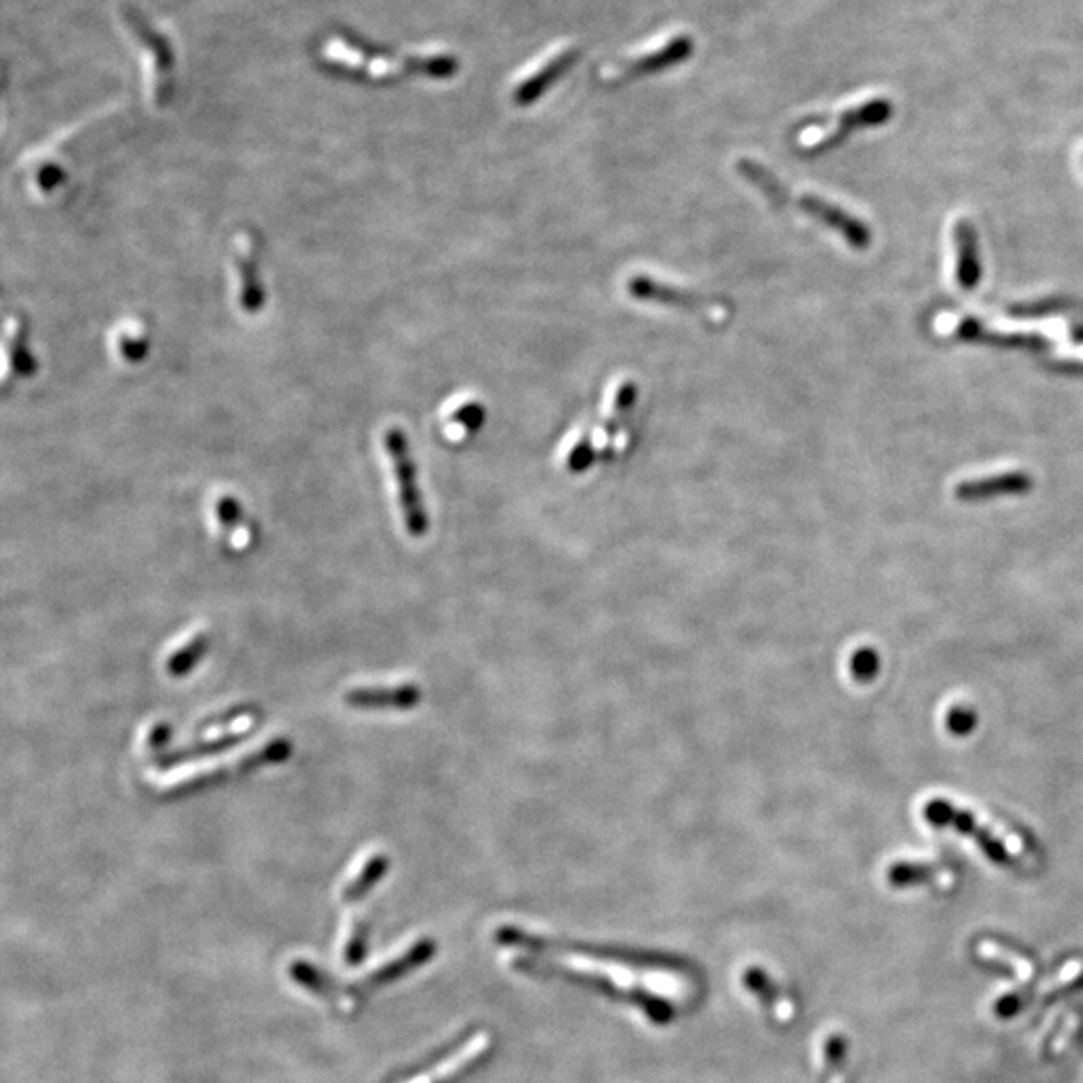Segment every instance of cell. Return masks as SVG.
I'll list each match as a JSON object with an SVG mask.
<instances>
[{
  "mask_svg": "<svg viewBox=\"0 0 1083 1083\" xmlns=\"http://www.w3.org/2000/svg\"><path fill=\"white\" fill-rule=\"evenodd\" d=\"M436 941L419 937L402 952L393 953L392 957L379 961L374 969L355 979H336L326 969H319L303 959L293 961L288 973L295 985L326 1002L327 1007H331L336 1013L355 1016L374 993L410 975L414 969L426 966L436 955Z\"/></svg>",
  "mask_w": 1083,
  "mask_h": 1083,
  "instance_id": "cell-1",
  "label": "cell"
},
{
  "mask_svg": "<svg viewBox=\"0 0 1083 1083\" xmlns=\"http://www.w3.org/2000/svg\"><path fill=\"white\" fill-rule=\"evenodd\" d=\"M736 171L743 175L744 179L765 197H769L775 205H789L798 211H805L813 219L821 222L822 225L835 229L839 236L847 241L848 245L855 249H865L871 245V231L867 225H862L859 219L848 215L847 211L836 207L833 203L824 201L817 196H795L791 189H786L770 171L765 169L760 163L753 159L739 161Z\"/></svg>",
  "mask_w": 1083,
  "mask_h": 1083,
  "instance_id": "cell-2",
  "label": "cell"
},
{
  "mask_svg": "<svg viewBox=\"0 0 1083 1083\" xmlns=\"http://www.w3.org/2000/svg\"><path fill=\"white\" fill-rule=\"evenodd\" d=\"M383 450L390 457L405 532L412 538H424L428 534L430 518H428V509H426L424 496L419 490L418 470H416L405 431L400 430V428H390L386 431L383 433Z\"/></svg>",
  "mask_w": 1083,
  "mask_h": 1083,
  "instance_id": "cell-3",
  "label": "cell"
},
{
  "mask_svg": "<svg viewBox=\"0 0 1083 1083\" xmlns=\"http://www.w3.org/2000/svg\"><path fill=\"white\" fill-rule=\"evenodd\" d=\"M628 293L630 298L639 301H648V303H660V305H668V307H679V310H687V312H698L703 315H715V317H722V314H727V307L725 303L720 301L708 300L703 293H696V291H689V289L677 288V286H668V284H663V281H656L653 277L648 275H634L628 279Z\"/></svg>",
  "mask_w": 1083,
  "mask_h": 1083,
  "instance_id": "cell-4",
  "label": "cell"
},
{
  "mask_svg": "<svg viewBox=\"0 0 1083 1083\" xmlns=\"http://www.w3.org/2000/svg\"><path fill=\"white\" fill-rule=\"evenodd\" d=\"M343 703L357 710H412L421 703V689L412 682L395 687H360L345 692Z\"/></svg>",
  "mask_w": 1083,
  "mask_h": 1083,
  "instance_id": "cell-5",
  "label": "cell"
},
{
  "mask_svg": "<svg viewBox=\"0 0 1083 1083\" xmlns=\"http://www.w3.org/2000/svg\"><path fill=\"white\" fill-rule=\"evenodd\" d=\"M490 1049L492 1040L488 1037V1033H478V1037L470 1040L457 1051H452V1056L444 1059L438 1068H431V1071L421 1073L410 1083H457L470 1075L471 1071L478 1070V1066L490 1056Z\"/></svg>",
  "mask_w": 1083,
  "mask_h": 1083,
  "instance_id": "cell-6",
  "label": "cell"
},
{
  "mask_svg": "<svg viewBox=\"0 0 1083 1083\" xmlns=\"http://www.w3.org/2000/svg\"><path fill=\"white\" fill-rule=\"evenodd\" d=\"M260 255L253 237L241 236L236 248V269L239 279V305L251 314L260 310L265 301L262 274H260Z\"/></svg>",
  "mask_w": 1083,
  "mask_h": 1083,
  "instance_id": "cell-7",
  "label": "cell"
},
{
  "mask_svg": "<svg viewBox=\"0 0 1083 1083\" xmlns=\"http://www.w3.org/2000/svg\"><path fill=\"white\" fill-rule=\"evenodd\" d=\"M925 819L933 822L935 827H952L959 833L975 836L979 845L985 848V853L990 857H993V861L1007 859V851H1005L1004 845L997 839H993L990 833H985L983 829H979L981 824H978L971 815H967L966 810H957L945 801H933L925 807Z\"/></svg>",
  "mask_w": 1083,
  "mask_h": 1083,
  "instance_id": "cell-8",
  "label": "cell"
},
{
  "mask_svg": "<svg viewBox=\"0 0 1083 1083\" xmlns=\"http://www.w3.org/2000/svg\"><path fill=\"white\" fill-rule=\"evenodd\" d=\"M253 734H255V727H251L245 732L223 734V736L213 739V741L179 746L175 751H165L161 755H155L153 757V765L159 770H171L177 769L181 765H187V763H193V760H201V758L217 757V755L234 751L239 744L248 743Z\"/></svg>",
  "mask_w": 1083,
  "mask_h": 1083,
  "instance_id": "cell-9",
  "label": "cell"
},
{
  "mask_svg": "<svg viewBox=\"0 0 1083 1083\" xmlns=\"http://www.w3.org/2000/svg\"><path fill=\"white\" fill-rule=\"evenodd\" d=\"M1033 486L1030 474L1025 471H1005L992 478H979V480H967L957 483L955 498L964 502H975V500H990L999 496H1021L1028 494Z\"/></svg>",
  "mask_w": 1083,
  "mask_h": 1083,
  "instance_id": "cell-10",
  "label": "cell"
},
{
  "mask_svg": "<svg viewBox=\"0 0 1083 1083\" xmlns=\"http://www.w3.org/2000/svg\"><path fill=\"white\" fill-rule=\"evenodd\" d=\"M891 113H893V106H891L887 99H877V101H871V103L861 105L859 109L847 111L845 115H841V117H839V127H836V131L829 133V135H824L821 139H817V143L810 144V149H813V151H827V149H833L836 144L843 143L848 133H853L855 129L887 123V118L891 117Z\"/></svg>",
  "mask_w": 1083,
  "mask_h": 1083,
  "instance_id": "cell-11",
  "label": "cell"
},
{
  "mask_svg": "<svg viewBox=\"0 0 1083 1083\" xmlns=\"http://www.w3.org/2000/svg\"><path fill=\"white\" fill-rule=\"evenodd\" d=\"M955 245H957V284L959 288L971 291L981 279V260H979L975 229L966 219L955 225Z\"/></svg>",
  "mask_w": 1083,
  "mask_h": 1083,
  "instance_id": "cell-12",
  "label": "cell"
},
{
  "mask_svg": "<svg viewBox=\"0 0 1083 1083\" xmlns=\"http://www.w3.org/2000/svg\"><path fill=\"white\" fill-rule=\"evenodd\" d=\"M955 336L961 338V340L967 341H981V343H995V345H1004V348H1021V350H1028V352L1033 353H1044L1051 348L1049 341L1042 340L1037 336H1002V333H993L983 324H979L975 319H964L957 329H955Z\"/></svg>",
  "mask_w": 1083,
  "mask_h": 1083,
  "instance_id": "cell-13",
  "label": "cell"
},
{
  "mask_svg": "<svg viewBox=\"0 0 1083 1083\" xmlns=\"http://www.w3.org/2000/svg\"><path fill=\"white\" fill-rule=\"evenodd\" d=\"M390 865L392 861L386 853H374L372 857H367L355 877H352L341 889V903L355 905V903L366 899L367 895L372 893V889L376 887L379 881L388 874Z\"/></svg>",
  "mask_w": 1083,
  "mask_h": 1083,
  "instance_id": "cell-14",
  "label": "cell"
},
{
  "mask_svg": "<svg viewBox=\"0 0 1083 1083\" xmlns=\"http://www.w3.org/2000/svg\"><path fill=\"white\" fill-rule=\"evenodd\" d=\"M634 402H637V386H634V381H622L620 388L614 393L613 412H610L608 419L604 421V428L601 430L602 442H604L602 456H610V444H613L614 436L625 426L630 410L634 407Z\"/></svg>",
  "mask_w": 1083,
  "mask_h": 1083,
  "instance_id": "cell-15",
  "label": "cell"
},
{
  "mask_svg": "<svg viewBox=\"0 0 1083 1083\" xmlns=\"http://www.w3.org/2000/svg\"><path fill=\"white\" fill-rule=\"evenodd\" d=\"M211 639L205 632H199L193 639L187 640L184 646H179L175 653L167 658V675L173 679H184L189 672L196 670L197 665L205 658L210 651Z\"/></svg>",
  "mask_w": 1083,
  "mask_h": 1083,
  "instance_id": "cell-16",
  "label": "cell"
},
{
  "mask_svg": "<svg viewBox=\"0 0 1083 1083\" xmlns=\"http://www.w3.org/2000/svg\"><path fill=\"white\" fill-rule=\"evenodd\" d=\"M291 753H293L291 741H288L286 736H279V739H274L262 746L260 751H253L241 760H237V769H239V775H249V772L263 769V767L281 765L284 760L291 757Z\"/></svg>",
  "mask_w": 1083,
  "mask_h": 1083,
  "instance_id": "cell-17",
  "label": "cell"
},
{
  "mask_svg": "<svg viewBox=\"0 0 1083 1083\" xmlns=\"http://www.w3.org/2000/svg\"><path fill=\"white\" fill-rule=\"evenodd\" d=\"M25 338H27L25 326L21 324V319L14 317L7 329V353H9V360L16 369V374H21V376H27L35 369V357L28 353Z\"/></svg>",
  "mask_w": 1083,
  "mask_h": 1083,
  "instance_id": "cell-18",
  "label": "cell"
},
{
  "mask_svg": "<svg viewBox=\"0 0 1083 1083\" xmlns=\"http://www.w3.org/2000/svg\"><path fill=\"white\" fill-rule=\"evenodd\" d=\"M596 456H599V450H596V445L592 442V438L590 436H582L570 448L568 459H566V468L572 471V474H584L596 462Z\"/></svg>",
  "mask_w": 1083,
  "mask_h": 1083,
  "instance_id": "cell-19",
  "label": "cell"
},
{
  "mask_svg": "<svg viewBox=\"0 0 1083 1083\" xmlns=\"http://www.w3.org/2000/svg\"><path fill=\"white\" fill-rule=\"evenodd\" d=\"M851 672L857 680H871L879 672V656L873 648H861L851 658Z\"/></svg>",
  "mask_w": 1083,
  "mask_h": 1083,
  "instance_id": "cell-20",
  "label": "cell"
},
{
  "mask_svg": "<svg viewBox=\"0 0 1083 1083\" xmlns=\"http://www.w3.org/2000/svg\"><path fill=\"white\" fill-rule=\"evenodd\" d=\"M483 405L476 402H468L457 407L456 414L452 416V421L464 431H476L483 424Z\"/></svg>",
  "mask_w": 1083,
  "mask_h": 1083,
  "instance_id": "cell-21",
  "label": "cell"
},
{
  "mask_svg": "<svg viewBox=\"0 0 1083 1083\" xmlns=\"http://www.w3.org/2000/svg\"><path fill=\"white\" fill-rule=\"evenodd\" d=\"M975 725H978V717H975V713H973V710H969V708H964V706L953 708L952 713H949V717H947V727H949V731H952L953 734H957V736H961V734H969V732L973 731V727H975Z\"/></svg>",
  "mask_w": 1083,
  "mask_h": 1083,
  "instance_id": "cell-22",
  "label": "cell"
},
{
  "mask_svg": "<svg viewBox=\"0 0 1083 1083\" xmlns=\"http://www.w3.org/2000/svg\"><path fill=\"white\" fill-rule=\"evenodd\" d=\"M241 516H243V512L239 508L237 500L231 496H222L217 500V520H219L223 530L229 532L234 526L239 524Z\"/></svg>",
  "mask_w": 1083,
  "mask_h": 1083,
  "instance_id": "cell-23",
  "label": "cell"
},
{
  "mask_svg": "<svg viewBox=\"0 0 1083 1083\" xmlns=\"http://www.w3.org/2000/svg\"><path fill=\"white\" fill-rule=\"evenodd\" d=\"M171 734H173V731H171V727L167 722H158V725L153 727V731H151L149 739H147V743H149V748L153 751V755H161V753H165V751H167Z\"/></svg>",
  "mask_w": 1083,
  "mask_h": 1083,
  "instance_id": "cell-24",
  "label": "cell"
},
{
  "mask_svg": "<svg viewBox=\"0 0 1083 1083\" xmlns=\"http://www.w3.org/2000/svg\"><path fill=\"white\" fill-rule=\"evenodd\" d=\"M248 710H253V706H236V708H231V710L223 713L219 717L207 718L201 727H210V729L211 727H222V725H227V722H231V720H237V718L243 717V713H248Z\"/></svg>",
  "mask_w": 1083,
  "mask_h": 1083,
  "instance_id": "cell-25",
  "label": "cell"
}]
</instances>
